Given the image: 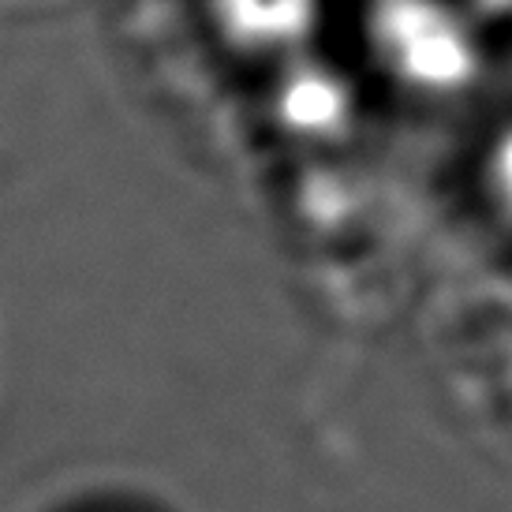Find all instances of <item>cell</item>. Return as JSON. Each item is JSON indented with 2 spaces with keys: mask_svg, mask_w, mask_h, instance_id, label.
Here are the masks:
<instances>
[{
  "mask_svg": "<svg viewBox=\"0 0 512 512\" xmlns=\"http://www.w3.org/2000/svg\"><path fill=\"white\" fill-rule=\"evenodd\" d=\"M370 45L404 86L456 94L479 72V42L449 0H374Z\"/></svg>",
  "mask_w": 512,
  "mask_h": 512,
  "instance_id": "cell-1",
  "label": "cell"
},
{
  "mask_svg": "<svg viewBox=\"0 0 512 512\" xmlns=\"http://www.w3.org/2000/svg\"><path fill=\"white\" fill-rule=\"evenodd\" d=\"M273 109L292 135L333 139L352 124L356 94L337 68H329L322 60L296 57L288 60V68L273 86Z\"/></svg>",
  "mask_w": 512,
  "mask_h": 512,
  "instance_id": "cell-2",
  "label": "cell"
},
{
  "mask_svg": "<svg viewBox=\"0 0 512 512\" xmlns=\"http://www.w3.org/2000/svg\"><path fill=\"white\" fill-rule=\"evenodd\" d=\"M214 12L232 42L266 53H299L322 23L326 0H214Z\"/></svg>",
  "mask_w": 512,
  "mask_h": 512,
  "instance_id": "cell-3",
  "label": "cell"
},
{
  "mask_svg": "<svg viewBox=\"0 0 512 512\" xmlns=\"http://www.w3.org/2000/svg\"><path fill=\"white\" fill-rule=\"evenodd\" d=\"M486 172H490L494 199H498V206L512 221V128L498 135V143L490 150V161H486Z\"/></svg>",
  "mask_w": 512,
  "mask_h": 512,
  "instance_id": "cell-4",
  "label": "cell"
}]
</instances>
